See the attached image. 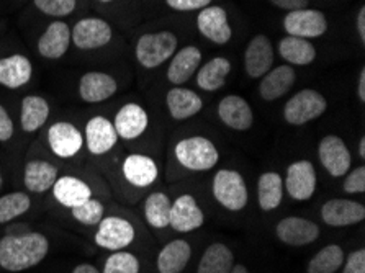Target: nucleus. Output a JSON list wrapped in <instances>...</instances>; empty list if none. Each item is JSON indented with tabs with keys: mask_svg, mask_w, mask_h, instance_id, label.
Listing matches in <instances>:
<instances>
[{
	"mask_svg": "<svg viewBox=\"0 0 365 273\" xmlns=\"http://www.w3.org/2000/svg\"><path fill=\"white\" fill-rule=\"evenodd\" d=\"M192 257V249L189 242L175 239L169 242L158 255V270L159 273H180L185 269Z\"/></svg>",
	"mask_w": 365,
	"mask_h": 273,
	"instance_id": "nucleus-29",
	"label": "nucleus"
},
{
	"mask_svg": "<svg viewBox=\"0 0 365 273\" xmlns=\"http://www.w3.org/2000/svg\"><path fill=\"white\" fill-rule=\"evenodd\" d=\"M170 202L169 197L165 193L156 192L149 195L146 203H145V216L149 225L153 227H168L170 220Z\"/></svg>",
	"mask_w": 365,
	"mask_h": 273,
	"instance_id": "nucleus-35",
	"label": "nucleus"
},
{
	"mask_svg": "<svg viewBox=\"0 0 365 273\" xmlns=\"http://www.w3.org/2000/svg\"><path fill=\"white\" fill-rule=\"evenodd\" d=\"M274 46L265 35H257L249 41L245 51V68L249 77L261 79L272 69Z\"/></svg>",
	"mask_w": 365,
	"mask_h": 273,
	"instance_id": "nucleus-14",
	"label": "nucleus"
},
{
	"mask_svg": "<svg viewBox=\"0 0 365 273\" xmlns=\"http://www.w3.org/2000/svg\"><path fill=\"white\" fill-rule=\"evenodd\" d=\"M31 200L24 192H14L0 198V225L10 222L30 210Z\"/></svg>",
	"mask_w": 365,
	"mask_h": 273,
	"instance_id": "nucleus-37",
	"label": "nucleus"
},
{
	"mask_svg": "<svg viewBox=\"0 0 365 273\" xmlns=\"http://www.w3.org/2000/svg\"><path fill=\"white\" fill-rule=\"evenodd\" d=\"M342 262H344L342 249L336 244H331L309 260L308 273H336L342 267Z\"/></svg>",
	"mask_w": 365,
	"mask_h": 273,
	"instance_id": "nucleus-36",
	"label": "nucleus"
},
{
	"mask_svg": "<svg viewBox=\"0 0 365 273\" xmlns=\"http://www.w3.org/2000/svg\"><path fill=\"white\" fill-rule=\"evenodd\" d=\"M48 144L54 154L61 159H71L84 146V136L73 123L59 121L48 131Z\"/></svg>",
	"mask_w": 365,
	"mask_h": 273,
	"instance_id": "nucleus-13",
	"label": "nucleus"
},
{
	"mask_svg": "<svg viewBox=\"0 0 365 273\" xmlns=\"http://www.w3.org/2000/svg\"><path fill=\"white\" fill-rule=\"evenodd\" d=\"M231 273H249L245 265H233V269H231Z\"/></svg>",
	"mask_w": 365,
	"mask_h": 273,
	"instance_id": "nucleus-50",
	"label": "nucleus"
},
{
	"mask_svg": "<svg viewBox=\"0 0 365 273\" xmlns=\"http://www.w3.org/2000/svg\"><path fill=\"white\" fill-rule=\"evenodd\" d=\"M205 216L192 195H182L170 206L169 226L177 232H190L203 225Z\"/></svg>",
	"mask_w": 365,
	"mask_h": 273,
	"instance_id": "nucleus-17",
	"label": "nucleus"
},
{
	"mask_svg": "<svg viewBox=\"0 0 365 273\" xmlns=\"http://www.w3.org/2000/svg\"><path fill=\"white\" fill-rule=\"evenodd\" d=\"M218 116L235 131H247L254 123L251 105L240 96H228L218 103Z\"/></svg>",
	"mask_w": 365,
	"mask_h": 273,
	"instance_id": "nucleus-19",
	"label": "nucleus"
},
{
	"mask_svg": "<svg viewBox=\"0 0 365 273\" xmlns=\"http://www.w3.org/2000/svg\"><path fill=\"white\" fill-rule=\"evenodd\" d=\"M31 63L21 54H14L0 59V86L7 88H20L31 79Z\"/></svg>",
	"mask_w": 365,
	"mask_h": 273,
	"instance_id": "nucleus-27",
	"label": "nucleus"
},
{
	"mask_svg": "<svg viewBox=\"0 0 365 273\" xmlns=\"http://www.w3.org/2000/svg\"><path fill=\"white\" fill-rule=\"evenodd\" d=\"M284 28L290 36L309 40V38L323 36L328 31V20L319 10L300 9L285 15Z\"/></svg>",
	"mask_w": 365,
	"mask_h": 273,
	"instance_id": "nucleus-6",
	"label": "nucleus"
},
{
	"mask_svg": "<svg viewBox=\"0 0 365 273\" xmlns=\"http://www.w3.org/2000/svg\"><path fill=\"white\" fill-rule=\"evenodd\" d=\"M231 72V63L226 58L210 59L197 74V86L205 92H217L225 86Z\"/></svg>",
	"mask_w": 365,
	"mask_h": 273,
	"instance_id": "nucleus-31",
	"label": "nucleus"
},
{
	"mask_svg": "<svg viewBox=\"0 0 365 273\" xmlns=\"http://www.w3.org/2000/svg\"><path fill=\"white\" fill-rule=\"evenodd\" d=\"M118 83L105 72H87L79 82V96L87 103H101L117 92Z\"/></svg>",
	"mask_w": 365,
	"mask_h": 273,
	"instance_id": "nucleus-21",
	"label": "nucleus"
},
{
	"mask_svg": "<svg viewBox=\"0 0 365 273\" xmlns=\"http://www.w3.org/2000/svg\"><path fill=\"white\" fill-rule=\"evenodd\" d=\"M14 121L10 118L9 111L0 105V141L5 143L14 136Z\"/></svg>",
	"mask_w": 365,
	"mask_h": 273,
	"instance_id": "nucleus-44",
	"label": "nucleus"
},
{
	"mask_svg": "<svg viewBox=\"0 0 365 273\" xmlns=\"http://www.w3.org/2000/svg\"><path fill=\"white\" fill-rule=\"evenodd\" d=\"M177 36L173 31H158L143 35L136 43V59L143 68L154 69L175 54Z\"/></svg>",
	"mask_w": 365,
	"mask_h": 273,
	"instance_id": "nucleus-3",
	"label": "nucleus"
},
{
	"mask_svg": "<svg viewBox=\"0 0 365 273\" xmlns=\"http://www.w3.org/2000/svg\"><path fill=\"white\" fill-rule=\"evenodd\" d=\"M101 2H113V0H101Z\"/></svg>",
	"mask_w": 365,
	"mask_h": 273,
	"instance_id": "nucleus-52",
	"label": "nucleus"
},
{
	"mask_svg": "<svg viewBox=\"0 0 365 273\" xmlns=\"http://www.w3.org/2000/svg\"><path fill=\"white\" fill-rule=\"evenodd\" d=\"M359 155L362 159L365 158V138H361V141H359Z\"/></svg>",
	"mask_w": 365,
	"mask_h": 273,
	"instance_id": "nucleus-49",
	"label": "nucleus"
},
{
	"mask_svg": "<svg viewBox=\"0 0 365 273\" xmlns=\"http://www.w3.org/2000/svg\"><path fill=\"white\" fill-rule=\"evenodd\" d=\"M326 108H328V102L323 93L313 88H303L285 103L284 118L289 125L302 126L319 118Z\"/></svg>",
	"mask_w": 365,
	"mask_h": 273,
	"instance_id": "nucleus-4",
	"label": "nucleus"
},
{
	"mask_svg": "<svg viewBox=\"0 0 365 273\" xmlns=\"http://www.w3.org/2000/svg\"><path fill=\"white\" fill-rule=\"evenodd\" d=\"M322 218L326 225L333 227L357 225L365 218V208L362 203L352 202V200L334 198L323 205Z\"/></svg>",
	"mask_w": 365,
	"mask_h": 273,
	"instance_id": "nucleus-15",
	"label": "nucleus"
},
{
	"mask_svg": "<svg viewBox=\"0 0 365 273\" xmlns=\"http://www.w3.org/2000/svg\"><path fill=\"white\" fill-rule=\"evenodd\" d=\"M73 273H101V272H98L96 267L91 265V264H81V265L76 267Z\"/></svg>",
	"mask_w": 365,
	"mask_h": 273,
	"instance_id": "nucleus-48",
	"label": "nucleus"
},
{
	"mask_svg": "<svg viewBox=\"0 0 365 273\" xmlns=\"http://www.w3.org/2000/svg\"><path fill=\"white\" fill-rule=\"evenodd\" d=\"M135 241V230L130 221L118 216H107L98 222L96 234V244L98 247L107 250H123Z\"/></svg>",
	"mask_w": 365,
	"mask_h": 273,
	"instance_id": "nucleus-7",
	"label": "nucleus"
},
{
	"mask_svg": "<svg viewBox=\"0 0 365 273\" xmlns=\"http://www.w3.org/2000/svg\"><path fill=\"white\" fill-rule=\"evenodd\" d=\"M261 79L259 96L267 100V102H274V100L284 97L287 92H290V88L297 81V74L290 64H284L277 66L275 69H270Z\"/></svg>",
	"mask_w": 365,
	"mask_h": 273,
	"instance_id": "nucleus-20",
	"label": "nucleus"
},
{
	"mask_svg": "<svg viewBox=\"0 0 365 273\" xmlns=\"http://www.w3.org/2000/svg\"><path fill=\"white\" fill-rule=\"evenodd\" d=\"M165 103H168L170 116L177 121L189 120L197 113H200L203 108L202 98L195 92L190 91V88L184 87L170 88L168 97H165Z\"/></svg>",
	"mask_w": 365,
	"mask_h": 273,
	"instance_id": "nucleus-23",
	"label": "nucleus"
},
{
	"mask_svg": "<svg viewBox=\"0 0 365 273\" xmlns=\"http://www.w3.org/2000/svg\"><path fill=\"white\" fill-rule=\"evenodd\" d=\"M2 183H4V178H2V172H0V190H2Z\"/></svg>",
	"mask_w": 365,
	"mask_h": 273,
	"instance_id": "nucleus-51",
	"label": "nucleus"
},
{
	"mask_svg": "<svg viewBox=\"0 0 365 273\" xmlns=\"http://www.w3.org/2000/svg\"><path fill=\"white\" fill-rule=\"evenodd\" d=\"M344 192L347 193H364L365 192V167L359 165L351 174H347L344 180Z\"/></svg>",
	"mask_w": 365,
	"mask_h": 273,
	"instance_id": "nucleus-41",
	"label": "nucleus"
},
{
	"mask_svg": "<svg viewBox=\"0 0 365 273\" xmlns=\"http://www.w3.org/2000/svg\"><path fill=\"white\" fill-rule=\"evenodd\" d=\"M282 198H284V180L277 172H265L259 177L257 200L261 210H275L282 203Z\"/></svg>",
	"mask_w": 365,
	"mask_h": 273,
	"instance_id": "nucleus-33",
	"label": "nucleus"
},
{
	"mask_svg": "<svg viewBox=\"0 0 365 273\" xmlns=\"http://www.w3.org/2000/svg\"><path fill=\"white\" fill-rule=\"evenodd\" d=\"M58 178V167L48 160H30L25 165L24 182L29 192L44 193L51 190Z\"/></svg>",
	"mask_w": 365,
	"mask_h": 273,
	"instance_id": "nucleus-26",
	"label": "nucleus"
},
{
	"mask_svg": "<svg viewBox=\"0 0 365 273\" xmlns=\"http://www.w3.org/2000/svg\"><path fill=\"white\" fill-rule=\"evenodd\" d=\"M149 125L148 111L138 103H126L125 107L118 110L115 115L113 126L117 130V135L121 139L131 141V139L140 138L146 131Z\"/></svg>",
	"mask_w": 365,
	"mask_h": 273,
	"instance_id": "nucleus-18",
	"label": "nucleus"
},
{
	"mask_svg": "<svg viewBox=\"0 0 365 273\" xmlns=\"http://www.w3.org/2000/svg\"><path fill=\"white\" fill-rule=\"evenodd\" d=\"M356 28L359 33V38H361V43H365V7L359 9L357 19H356Z\"/></svg>",
	"mask_w": 365,
	"mask_h": 273,
	"instance_id": "nucleus-46",
	"label": "nucleus"
},
{
	"mask_svg": "<svg viewBox=\"0 0 365 273\" xmlns=\"http://www.w3.org/2000/svg\"><path fill=\"white\" fill-rule=\"evenodd\" d=\"M123 175L131 185L149 187L156 182L158 165L148 155L131 154L123 163Z\"/></svg>",
	"mask_w": 365,
	"mask_h": 273,
	"instance_id": "nucleus-28",
	"label": "nucleus"
},
{
	"mask_svg": "<svg viewBox=\"0 0 365 273\" xmlns=\"http://www.w3.org/2000/svg\"><path fill=\"white\" fill-rule=\"evenodd\" d=\"M275 232L282 242L293 247L308 246L319 237L318 225L305 218H298V216H289L282 220L275 226Z\"/></svg>",
	"mask_w": 365,
	"mask_h": 273,
	"instance_id": "nucleus-12",
	"label": "nucleus"
},
{
	"mask_svg": "<svg viewBox=\"0 0 365 273\" xmlns=\"http://www.w3.org/2000/svg\"><path fill=\"white\" fill-rule=\"evenodd\" d=\"M197 28L207 40L215 44H226L233 36V30H231L228 21V14L220 5L202 9L197 19Z\"/></svg>",
	"mask_w": 365,
	"mask_h": 273,
	"instance_id": "nucleus-11",
	"label": "nucleus"
},
{
	"mask_svg": "<svg viewBox=\"0 0 365 273\" xmlns=\"http://www.w3.org/2000/svg\"><path fill=\"white\" fill-rule=\"evenodd\" d=\"M168 5L177 12H193V10H202L212 4V0H165Z\"/></svg>",
	"mask_w": 365,
	"mask_h": 273,
	"instance_id": "nucleus-42",
	"label": "nucleus"
},
{
	"mask_svg": "<svg viewBox=\"0 0 365 273\" xmlns=\"http://www.w3.org/2000/svg\"><path fill=\"white\" fill-rule=\"evenodd\" d=\"M102 273H140V262L136 255L117 250L105 262Z\"/></svg>",
	"mask_w": 365,
	"mask_h": 273,
	"instance_id": "nucleus-38",
	"label": "nucleus"
},
{
	"mask_svg": "<svg viewBox=\"0 0 365 273\" xmlns=\"http://www.w3.org/2000/svg\"><path fill=\"white\" fill-rule=\"evenodd\" d=\"M77 0H35L38 10L49 16H68L76 10Z\"/></svg>",
	"mask_w": 365,
	"mask_h": 273,
	"instance_id": "nucleus-40",
	"label": "nucleus"
},
{
	"mask_svg": "<svg viewBox=\"0 0 365 273\" xmlns=\"http://www.w3.org/2000/svg\"><path fill=\"white\" fill-rule=\"evenodd\" d=\"M112 26L102 19H84L77 21L71 30V41L79 49H97L112 40Z\"/></svg>",
	"mask_w": 365,
	"mask_h": 273,
	"instance_id": "nucleus-8",
	"label": "nucleus"
},
{
	"mask_svg": "<svg viewBox=\"0 0 365 273\" xmlns=\"http://www.w3.org/2000/svg\"><path fill=\"white\" fill-rule=\"evenodd\" d=\"M175 158L185 169L205 172L217 165L220 154L215 144L203 136H192L177 143Z\"/></svg>",
	"mask_w": 365,
	"mask_h": 273,
	"instance_id": "nucleus-2",
	"label": "nucleus"
},
{
	"mask_svg": "<svg viewBox=\"0 0 365 273\" xmlns=\"http://www.w3.org/2000/svg\"><path fill=\"white\" fill-rule=\"evenodd\" d=\"M54 198L66 208H74L92 198V190L84 180L73 175L59 177L53 185Z\"/></svg>",
	"mask_w": 365,
	"mask_h": 273,
	"instance_id": "nucleus-25",
	"label": "nucleus"
},
{
	"mask_svg": "<svg viewBox=\"0 0 365 273\" xmlns=\"http://www.w3.org/2000/svg\"><path fill=\"white\" fill-rule=\"evenodd\" d=\"M357 96H359V100H361V102H365V69H362L361 74H359Z\"/></svg>",
	"mask_w": 365,
	"mask_h": 273,
	"instance_id": "nucleus-47",
	"label": "nucleus"
},
{
	"mask_svg": "<svg viewBox=\"0 0 365 273\" xmlns=\"http://www.w3.org/2000/svg\"><path fill=\"white\" fill-rule=\"evenodd\" d=\"M71 46V28L64 21H53L38 41V51L46 59H59Z\"/></svg>",
	"mask_w": 365,
	"mask_h": 273,
	"instance_id": "nucleus-22",
	"label": "nucleus"
},
{
	"mask_svg": "<svg viewBox=\"0 0 365 273\" xmlns=\"http://www.w3.org/2000/svg\"><path fill=\"white\" fill-rule=\"evenodd\" d=\"M84 141L88 153L93 155H103L113 149L118 141V135L112 121L103 118V116H93L86 125Z\"/></svg>",
	"mask_w": 365,
	"mask_h": 273,
	"instance_id": "nucleus-16",
	"label": "nucleus"
},
{
	"mask_svg": "<svg viewBox=\"0 0 365 273\" xmlns=\"http://www.w3.org/2000/svg\"><path fill=\"white\" fill-rule=\"evenodd\" d=\"M202 63V51L197 46H185L173 56L168 68V79L174 86H182L195 74Z\"/></svg>",
	"mask_w": 365,
	"mask_h": 273,
	"instance_id": "nucleus-24",
	"label": "nucleus"
},
{
	"mask_svg": "<svg viewBox=\"0 0 365 273\" xmlns=\"http://www.w3.org/2000/svg\"><path fill=\"white\" fill-rule=\"evenodd\" d=\"M309 0H270V4H274L275 7L289 10V12H293V10H300V9H307Z\"/></svg>",
	"mask_w": 365,
	"mask_h": 273,
	"instance_id": "nucleus-45",
	"label": "nucleus"
},
{
	"mask_svg": "<svg viewBox=\"0 0 365 273\" xmlns=\"http://www.w3.org/2000/svg\"><path fill=\"white\" fill-rule=\"evenodd\" d=\"M342 273H365V250L359 249L347 257Z\"/></svg>",
	"mask_w": 365,
	"mask_h": 273,
	"instance_id": "nucleus-43",
	"label": "nucleus"
},
{
	"mask_svg": "<svg viewBox=\"0 0 365 273\" xmlns=\"http://www.w3.org/2000/svg\"><path fill=\"white\" fill-rule=\"evenodd\" d=\"M213 195L217 202L230 211H241L247 205V187L240 172L223 169L213 178Z\"/></svg>",
	"mask_w": 365,
	"mask_h": 273,
	"instance_id": "nucleus-5",
	"label": "nucleus"
},
{
	"mask_svg": "<svg viewBox=\"0 0 365 273\" xmlns=\"http://www.w3.org/2000/svg\"><path fill=\"white\" fill-rule=\"evenodd\" d=\"M49 252L41 232L7 234L0 239V267L7 272H24L40 264Z\"/></svg>",
	"mask_w": 365,
	"mask_h": 273,
	"instance_id": "nucleus-1",
	"label": "nucleus"
},
{
	"mask_svg": "<svg viewBox=\"0 0 365 273\" xmlns=\"http://www.w3.org/2000/svg\"><path fill=\"white\" fill-rule=\"evenodd\" d=\"M285 190L293 200L305 202L317 190V172L309 160H297L287 169Z\"/></svg>",
	"mask_w": 365,
	"mask_h": 273,
	"instance_id": "nucleus-10",
	"label": "nucleus"
},
{
	"mask_svg": "<svg viewBox=\"0 0 365 273\" xmlns=\"http://www.w3.org/2000/svg\"><path fill=\"white\" fill-rule=\"evenodd\" d=\"M49 116V105L44 98L29 96L21 100L20 125L25 133H35L43 128Z\"/></svg>",
	"mask_w": 365,
	"mask_h": 273,
	"instance_id": "nucleus-32",
	"label": "nucleus"
},
{
	"mask_svg": "<svg viewBox=\"0 0 365 273\" xmlns=\"http://www.w3.org/2000/svg\"><path fill=\"white\" fill-rule=\"evenodd\" d=\"M318 155L329 175L342 177L351 169V150L339 136L329 135L323 138L318 148Z\"/></svg>",
	"mask_w": 365,
	"mask_h": 273,
	"instance_id": "nucleus-9",
	"label": "nucleus"
},
{
	"mask_svg": "<svg viewBox=\"0 0 365 273\" xmlns=\"http://www.w3.org/2000/svg\"><path fill=\"white\" fill-rule=\"evenodd\" d=\"M279 53L290 66H308L317 59V48L312 43L290 35L280 40Z\"/></svg>",
	"mask_w": 365,
	"mask_h": 273,
	"instance_id": "nucleus-30",
	"label": "nucleus"
},
{
	"mask_svg": "<svg viewBox=\"0 0 365 273\" xmlns=\"http://www.w3.org/2000/svg\"><path fill=\"white\" fill-rule=\"evenodd\" d=\"M71 211H73L74 220L79 221L81 225L96 226L103 220L105 208H103V205L98 202V200L91 198V200H87L86 203L71 208Z\"/></svg>",
	"mask_w": 365,
	"mask_h": 273,
	"instance_id": "nucleus-39",
	"label": "nucleus"
},
{
	"mask_svg": "<svg viewBox=\"0 0 365 273\" xmlns=\"http://www.w3.org/2000/svg\"><path fill=\"white\" fill-rule=\"evenodd\" d=\"M235 255L225 244H212L202 255L197 273H231Z\"/></svg>",
	"mask_w": 365,
	"mask_h": 273,
	"instance_id": "nucleus-34",
	"label": "nucleus"
}]
</instances>
